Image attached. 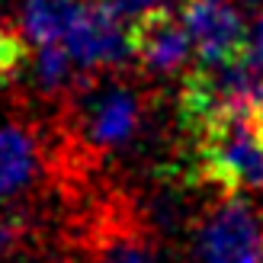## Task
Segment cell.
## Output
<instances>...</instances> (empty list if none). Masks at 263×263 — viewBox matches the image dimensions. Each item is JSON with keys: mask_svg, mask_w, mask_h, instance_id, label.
<instances>
[{"mask_svg": "<svg viewBox=\"0 0 263 263\" xmlns=\"http://www.w3.org/2000/svg\"><path fill=\"white\" fill-rule=\"evenodd\" d=\"M193 55H196V48H193L186 26L170 10L135 26V61L148 74L174 77L180 71H186Z\"/></svg>", "mask_w": 263, "mask_h": 263, "instance_id": "6", "label": "cell"}, {"mask_svg": "<svg viewBox=\"0 0 263 263\" xmlns=\"http://www.w3.org/2000/svg\"><path fill=\"white\" fill-rule=\"evenodd\" d=\"M42 174V148L29 125L0 122V202L16 199Z\"/></svg>", "mask_w": 263, "mask_h": 263, "instance_id": "7", "label": "cell"}, {"mask_svg": "<svg viewBox=\"0 0 263 263\" xmlns=\"http://www.w3.org/2000/svg\"><path fill=\"white\" fill-rule=\"evenodd\" d=\"M20 61H23V39L0 23V84H7V77L20 68Z\"/></svg>", "mask_w": 263, "mask_h": 263, "instance_id": "12", "label": "cell"}, {"mask_svg": "<svg viewBox=\"0 0 263 263\" xmlns=\"http://www.w3.org/2000/svg\"><path fill=\"white\" fill-rule=\"evenodd\" d=\"M87 0H20V32L39 45H61Z\"/></svg>", "mask_w": 263, "mask_h": 263, "instance_id": "8", "label": "cell"}, {"mask_svg": "<svg viewBox=\"0 0 263 263\" xmlns=\"http://www.w3.org/2000/svg\"><path fill=\"white\" fill-rule=\"evenodd\" d=\"M254 116H257V125H260V132H263V103H260V106L254 109Z\"/></svg>", "mask_w": 263, "mask_h": 263, "instance_id": "14", "label": "cell"}, {"mask_svg": "<svg viewBox=\"0 0 263 263\" xmlns=\"http://www.w3.org/2000/svg\"><path fill=\"white\" fill-rule=\"evenodd\" d=\"M97 263H151V254L135 238H109Z\"/></svg>", "mask_w": 263, "mask_h": 263, "instance_id": "11", "label": "cell"}, {"mask_svg": "<svg viewBox=\"0 0 263 263\" xmlns=\"http://www.w3.org/2000/svg\"><path fill=\"white\" fill-rule=\"evenodd\" d=\"M180 20L193 39L199 64H221L238 58L251 35V26L234 0H183Z\"/></svg>", "mask_w": 263, "mask_h": 263, "instance_id": "5", "label": "cell"}, {"mask_svg": "<svg viewBox=\"0 0 263 263\" xmlns=\"http://www.w3.org/2000/svg\"><path fill=\"white\" fill-rule=\"evenodd\" d=\"M202 177L225 196L263 193V132L251 109L225 112L199 128Z\"/></svg>", "mask_w": 263, "mask_h": 263, "instance_id": "1", "label": "cell"}, {"mask_svg": "<svg viewBox=\"0 0 263 263\" xmlns=\"http://www.w3.org/2000/svg\"><path fill=\"white\" fill-rule=\"evenodd\" d=\"M196 263H263V218L244 196L215 202L193 234Z\"/></svg>", "mask_w": 263, "mask_h": 263, "instance_id": "2", "label": "cell"}, {"mask_svg": "<svg viewBox=\"0 0 263 263\" xmlns=\"http://www.w3.org/2000/svg\"><path fill=\"white\" fill-rule=\"evenodd\" d=\"M61 48L71 55L84 77H93L97 71H119L135 61V29L100 0H87Z\"/></svg>", "mask_w": 263, "mask_h": 263, "instance_id": "3", "label": "cell"}, {"mask_svg": "<svg viewBox=\"0 0 263 263\" xmlns=\"http://www.w3.org/2000/svg\"><path fill=\"white\" fill-rule=\"evenodd\" d=\"M77 119H81V138L93 151H119L138 135L144 103L138 90L122 81L90 84L77 100Z\"/></svg>", "mask_w": 263, "mask_h": 263, "instance_id": "4", "label": "cell"}, {"mask_svg": "<svg viewBox=\"0 0 263 263\" xmlns=\"http://www.w3.org/2000/svg\"><path fill=\"white\" fill-rule=\"evenodd\" d=\"M257 4H260V13H257V20H254V23H257V26H263V0H257Z\"/></svg>", "mask_w": 263, "mask_h": 263, "instance_id": "15", "label": "cell"}, {"mask_svg": "<svg viewBox=\"0 0 263 263\" xmlns=\"http://www.w3.org/2000/svg\"><path fill=\"white\" fill-rule=\"evenodd\" d=\"M29 77L39 93L45 97H58L64 90H71L77 84V64L71 61V55L64 51L61 45H39L35 48V58H32V68H29Z\"/></svg>", "mask_w": 263, "mask_h": 263, "instance_id": "9", "label": "cell"}, {"mask_svg": "<svg viewBox=\"0 0 263 263\" xmlns=\"http://www.w3.org/2000/svg\"><path fill=\"white\" fill-rule=\"evenodd\" d=\"M20 238H23V221L13 212H4V209H0V257L10 254L13 247L20 244Z\"/></svg>", "mask_w": 263, "mask_h": 263, "instance_id": "13", "label": "cell"}, {"mask_svg": "<svg viewBox=\"0 0 263 263\" xmlns=\"http://www.w3.org/2000/svg\"><path fill=\"white\" fill-rule=\"evenodd\" d=\"M103 7H109L122 23H128L132 29L141 26L144 20L157 16V13L167 10V0H100Z\"/></svg>", "mask_w": 263, "mask_h": 263, "instance_id": "10", "label": "cell"}]
</instances>
